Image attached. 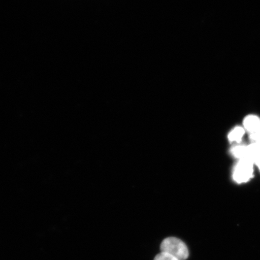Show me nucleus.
Wrapping results in <instances>:
<instances>
[{
    "mask_svg": "<svg viewBox=\"0 0 260 260\" xmlns=\"http://www.w3.org/2000/svg\"><path fill=\"white\" fill-rule=\"evenodd\" d=\"M161 251L169 253L179 260H185L188 257L187 247L183 241L176 237H168L162 242Z\"/></svg>",
    "mask_w": 260,
    "mask_h": 260,
    "instance_id": "obj_1",
    "label": "nucleus"
},
{
    "mask_svg": "<svg viewBox=\"0 0 260 260\" xmlns=\"http://www.w3.org/2000/svg\"><path fill=\"white\" fill-rule=\"evenodd\" d=\"M253 164L250 157L239 159L233 172V179L237 183H246L252 177Z\"/></svg>",
    "mask_w": 260,
    "mask_h": 260,
    "instance_id": "obj_2",
    "label": "nucleus"
},
{
    "mask_svg": "<svg viewBox=\"0 0 260 260\" xmlns=\"http://www.w3.org/2000/svg\"><path fill=\"white\" fill-rule=\"evenodd\" d=\"M243 125L252 142L260 144V118L255 115L246 116Z\"/></svg>",
    "mask_w": 260,
    "mask_h": 260,
    "instance_id": "obj_3",
    "label": "nucleus"
},
{
    "mask_svg": "<svg viewBox=\"0 0 260 260\" xmlns=\"http://www.w3.org/2000/svg\"><path fill=\"white\" fill-rule=\"evenodd\" d=\"M248 148L250 158L260 171V144L252 142Z\"/></svg>",
    "mask_w": 260,
    "mask_h": 260,
    "instance_id": "obj_4",
    "label": "nucleus"
},
{
    "mask_svg": "<svg viewBox=\"0 0 260 260\" xmlns=\"http://www.w3.org/2000/svg\"><path fill=\"white\" fill-rule=\"evenodd\" d=\"M245 129L241 126H237L229 135V139L231 142L240 143L245 135Z\"/></svg>",
    "mask_w": 260,
    "mask_h": 260,
    "instance_id": "obj_5",
    "label": "nucleus"
},
{
    "mask_svg": "<svg viewBox=\"0 0 260 260\" xmlns=\"http://www.w3.org/2000/svg\"><path fill=\"white\" fill-rule=\"evenodd\" d=\"M232 154L238 159L249 157L248 146L237 145L232 148Z\"/></svg>",
    "mask_w": 260,
    "mask_h": 260,
    "instance_id": "obj_6",
    "label": "nucleus"
},
{
    "mask_svg": "<svg viewBox=\"0 0 260 260\" xmlns=\"http://www.w3.org/2000/svg\"><path fill=\"white\" fill-rule=\"evenodd\" d=\"M154 260H179L168 253L161 252L156 255Z\"/></svg>",
    "mask_w": 260,
    "mask_h": 260,
    "instance_id": "obj_7",
    "label": "nucleus"
}]
</instances>
